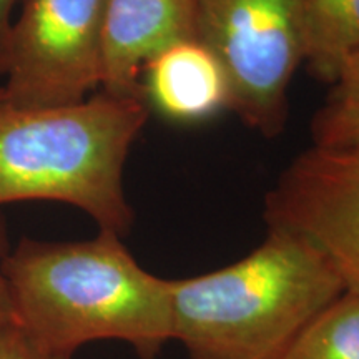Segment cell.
<instances>
[{
  "label": "cell",
  "mask_w": 359,
  "mask_h": 359,
  "mask_svg": "<svg viewBox=\"0 0 359 359\" xmlns=\"http://www.w3.org/2000/svg\"><path fill=\"white\" fill-rule=\"evenodd\" d=\"M116 233L87 241L24 238L4 262L17 326L45 353L70 358L116 339L155 359L172 336L170 280L137 263Z\"/></svg>",
  "instance_id": "6da1fadb"
},
{
  "label": "cell",
  "mask_w": 359,
  "mask_h": 359,
  "mask_svg": "<svg viewBox=\"0 0 359 359\" xmlns=\"http://www.w3.org/2000/svg\"><path fill=\"white\" fill-rule=\"evenodd\" d=\"M344 291L318 246L269 226L263 243L240 262L170 280L172 336L188 359H278Z\"/></svg>",
  "instance_id": "7a4b0ae2"
},
{
  "label": "cell",
  "mask_w": 359,
  "mask_h": 359,
  "mask_svg": "<svg viewBox=\"0 0 359 359\" xmlns=\"http://www.w3.org/2000/svg\"><path fill=\"white\" fill-rule=\"evenodd\" d=\"M148 120L138 97L100 92L67 105H19L0 87V206L60 201L103 231L133 222L123 188L130 148Z\"/></svg>",
  "instance_id": "3957f363"
},
{
  "label": "cell",
  "mask_w": 359,
  "mask_h": 359,
  "mask_svg": "<svg viewBox=\"0 0 359 359\" xmlns=\"http://www.w3.org/2000/svg\"><path fill=\"white\" fill-rule=\"evenodd\" d=\"M198 40L228 75L231 110L276 137L288 118V90L303 62V0H195Z\"/></svg>",
  "instance_id": "277c9868"
},
{
  "label": "cell",
  "mask_w": 359,
  "mask_h": 359,
  "mask_svg": "<svg viewBox=\"0 0 359 359\" xmlns=\"http://www.w3.org/2000/svg\"><path fill=\"white\" fill-rule=\"evenodd\" d=\"M109 0H19L0 57L4 93L19 105H67L102 82Z\"/></svg>",
  "instance_id": "5b68a950"
},
{
  "label": "cell",
  "mask_w": 359,
  "mask_h": 359,
  "mask_svg": "<svg viewBox=\"0 0 359 359\" xmlns=\"http://www.w3.org/2000/svg\"><path fill=\"white\" fill-rule=\"evenodd\" d=\"M268 226L311 241L359 294V150L313 145L266 195Z\"/></svg>",
  "instance_id": "8992f818"
},
{
  "label": "cell",
  "mask_w": 359,
  "mask_h": 359,
  "mask_svg": "<svg viewBox=\"0 0 359 359\" xmlns=\"http://www.w3.org/2000/svg\"><path fill=\"white\" fill-rule=\"evenodd\" d=\"M190 39H198L195 0H109L102 34V92L142 98L147 62Z\"/></svg>",
  "instance_id": "52a82bcc"
},
{
  "label": "cell",
  "mask_w": 359,
  "mask_h": 359,
  "mask_svg": "<svg viewBox=\"0 0 359 359\" xmlns=\"http://www.w3.org/2000/svg\"><path fill=\"white\" fill-rule=\"evenodd\" d=\"M147 109L180 123H196L231 109L222 62L198 39L182 40L148 60L140 79Z\"/></svg>",
  "instance_id": "ba28073f"
},
{
  "label": "cell",
  "mask_w": 359,
  "mask_h": 359,
  "mask_svg": "<svg viewBox=\"0 0 359 359\" xmlns=\"http://www.w3.org/2000/svg\"><path fill=\"white\" fill-rule=\"evenodd\" d=\"M359 45V0H303V62L318 79L334 83Z\"/></svg>",
  "instance_id": "9c48e42d"
},
{
  "label": "cell",
  "mask_w": 359,
  "mask_h": 359,
  "mask_svg": "<svg viewBox=\"0 0 359 359\" xmlns=\"http://www.w3.org/2000/svg\"><path fill=\"white\" fill-rule=\"evenodd\" d=\"M278 359H359V294L344 291Z\"/></svg>",
  "instance_id": "30bf717a"
},
{
  "label": "cell",
  "mask_w": 359,
  "mask_h": 359,
  "mask_svg": "<svg viewBox=\"0 0 359 359\" xmlns=\"http://www.w3.org/2000/svg\"><path fill=\"white\" fill-rule=\"evenodd\" d=\"M314 145L359 150V107L330 100L313 120Z\"/></svg>",
  "instance_id": "8fae6325"
},
{
  "label": "cell",
  "mask_w": 359,
  "mask_h": 359,
  "mask_svg": "<svg viewBox=\"0 0 359 359\" xmlns=\"http://www.w3.org/2000/svg\"><path fill=\"white\" fill-rule=\"evenodd\" d=\"M0 359H70L45 353L17 325L0 327Z\"/></svg>",
  "instance_id": "7c38bea8"
},
{
  "label": "cell",
  "mask_w": 359,
  "mask_h": 359,
  "mask_svg": "<svg viewBox=\"0 0 359 359\" xmlns=\"http://www.w3.org/2000/svg\"><path fill=\"white\" fill-rule=\"evenodd\" d=\"M331 100L359 107V45L341 65Z\"/></svg>",
  "instance_id": "4fadbf2b"
},
{
  "label": "cell",
  "mask_w": 359,
  "mask_h": 359,
  "mask_svg": "<svg viewBox=\"0 0 359 359\" xmlns=\"http://www.w3.org/2000/svg\"><path fill=\"white\" fill-rule=\"evenodd\" d=\"M8 253V240H7V226L0 215V327L8 325H17L15 323V309L8 291L7 278L4 273V262Z\"/></svg>",
  "instance_id": "5bb4252c"
},
{
  "label": "cell",
  "mask_w": 359,
  "mask_h": 359,
  "mask_svg": "<svg viewBox=\"0 0 359 359\" xmlns=\"http://www.w3.org/2000/svg\"><path fill=\"white\" fill-rule=\"evenodd\" d=\"M17 7H19V0H0V57L6 47Z\"/></svg>",
  "instance_id": "9a60e30c"
}]
</instances>
